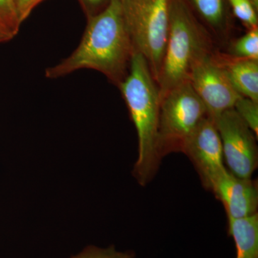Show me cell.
Returning <instances> with one entry per match:
<instances>
[{"mask_svg":"<svg viewBox=\"0 0 258 258\" xmlns=\"http://www.w3.org/2000/svg\"><path fill=\"white\" fill-rule=\"evenodd\" d=\"M79 46L67 58L45 70L47 79L92 69L119 86L128 74L134 49L125 27L120 0H111L101 13L88 18Z\"/></svg>","mask_w":258,"mask_h":258,"instance_id":"obj_1","label":"cell"},{"mask_svg":"<svg viewBox=\"0 0 258 258\" xmlns=\"http://www.w3.org/2000/svg\"><path fill=\"white\" fill-rule=\"evenodd\" d=\"M138 136V158L133 174L139 184L146 186L157 174L161 158L157 139L160 94L147 60L134 52L128 74L118 86Z\"/></svg>","mask_w":258,"mask_h":258,"instance_id":"obj_2","label":"cell"},{"mask_svg":"<svg viewBox=\"0 0 258 258\" xmlns=\"http://www.w3.org/2000/svg\"><path fill=\"white\" fill-rule=\"evenodd\" d=\"M213 50L210 32L199 23L186 0H171L167 42L157 81L160 100L171 88L189 81L194 62Z\"/></svg>","mask_w":258,"mask_h":258,"instance_id":"obj_3","label":"cell"},{"mask_svg":"<svg viewBox=\"0 0 258 258\" xmlns=\"http://www.w3.org/2000/svg\"><path fill=\"white\" fill-rule=\"evenodd\" d=\"M134 52L143 56L157 81L167 42L171 0H120Z\"/></svg>","mask_w":258,"mask_h":258,"instance_id":"obj_4","label":"cell"},{"mask_svg":"<svg viewBox=\"0 0 258 258\" xmlns=\"http://www.w3.org/2000/svg\"><path fill=\"white\" fill-rule=\"evenodd\" d=\"M208 115L206 107L189 81L161 97L157 139L161 159L171 153L183 152L190 137Z\"/></svg>","mask_w":258,"mask_h":258,"instance_id":"obj_5","label":"cell"},{"mask_svg":"<svg viewBox=\"0 0 258 258\" xmlns=\"http://www.w3.org/2000/svg\"><path fill=\"white\" fill-rule=\"evenodd\" d=\"M213 120L221 139L228 171L237 177L251 179L257 167V137L234 108Z\"/></svg>","mask_w":258,"mask_h":258,"instance_id":"obj_6","label":"cell"},{"mask_svg":"<svg viewBox=\"0 0 258 258\" xmlns=\"http://www.w3.org/2000/svg\"><path fill=\"white\" fill-rule=\"evenodd\" d=\"M189 81L212 119L233 108L242 97L231 83L215 50L203 54L194 62Z\"/></svg>","mask_w":258,"mask_h":258,"instance_id":"obj_7","label":"cell"},{"mask_svg":"<svg viewBox=\"0 0 258 258\" xmlns=\"http://www.w3.org/2000/svg\"><path fill=\"white\" fill-rule=\"evenodd\" d=\"M182 153L189 158L203 186L210 191L228 171L224 162L221 139L215 121L209 115L194 132Z\"/></svg>","mask_w":258,"mask_h":258,"instance_id":"obj_8","label":"cell"},{"mask_svg":"<svg viewBox=\"0 0 258 258\" xmlns=\"http://www.w3.org/2000/svg\"><path fill=\"white\" fill-rule=\"evenodd\" d=\"M212 192L223 204L227 218H242L257 213L258 188L255 181L237 177L228 171Z\"/></svg>","mask_w":258,"mask_h":258,"instance_id":"obj_9","label":"cell"},{"mask_svg":"<svg viewBox=\"0 0 258 258\" xmlns=\"http://www.w3.org/2000/svg\"><path fill=\"white\" fill-rule=\"evenodd\" d=\"M216 55L240 96L258 102V60L233 58L217 51Z\"/></svg>","mask_w":258,"mask_h":258,"instance_id":"obj_10","label":"cell"},{"mask_svg":"<svg viewBox=\"0 0 258 258\" xmlns=\"http://www.w3.org/2000/svg\"><path fill=\"white\" fill-rule=\"evenodd\" d=\"M229 235L236 247L235 258H258V214L242 218H227Z\"/></svg>","mask_w":258,"mask_h":258,"instance_id":"obj_11","label":"cell"},{"mask_svg":"<svg viewBox=\"0 0 258 258\" xmlns=\"http://www.w3.org/2000/svg\"><path fill=\"white\" fill-rule=\"evenodd\" d=\"M208 28L220 40H226L229 23L225 0H187Z\"/></svg>","mask_w":258,"mask_h":258,"instance_id":"obj_12","label":"cell"},{"mask_svg":"<svg viewBox=\"0 0 258 258\" xmlns=\"http://www.w3.org/2000/svg\"><path fill=\"white\" fill-rule=\"evenodd\" d=\"M225 53L233 58L258 60V28L232 40Z\"/></svg>","mask_w":258,"mask_h":258,"instance_id":"obj_13","label":"cell"},{"mask_svg":"<svg viewBox=\"0 0 258 258\" xmlns=\"http://www.w3.org/2000/svg\"><path fill=\"white\" fill-rule=\"evenodd\" d=\"M236 18L247 30L258 28L257 9L251 0H227Z\"/></svg>","mask_w":258,"mask_h":258,"instance_id":"obj_14","label":"cell"},{"mask_svg":"<svg viewBox=\"0 0 258 258\" xmlns=\"http://www.w3.org/2000/svg\"><path fill=\"white\" fill-rule=\"evenodd\" d=\"M234 110L258 137V102L245 97H241L236 102Z\"/></svg>","mask_w":258,"mask_h":258,"instance_id":"obj_15","label":"cell"},{"mask_svg":"<svg viewBox=\"0 0 258 258\" xmlns=\"http://www.w3.org/2000/svg\"><path fill=\"white\" fill-rule=\"evenodd\" d=\"M0 24L13 35H18L21 23L17 14L14 0H0Z\"/></svg>","mask_w":258,"mask_h":258,"instance_id":"obj_16","label":"cell"},{"mask_svg":"<svg viewBox=\"0 0 258 258\" xmlns=\"http://www.w3.org/2000/svg\"><path fill=\"white\" fill-rule=\"evenodd\" d=\"M135 254L130 251L122 252L117 250L113 246L101 248V247H86L82 252L72 258H134Z\"/></svg>","mask_w":258,"mask_h":258,"instance_id":"obj_17","label":"cell"},{"mask_svg":"<svg viewBox=\"0 0 258 258\" xmlns=\"http://www.w3.org/2000/svg\"><path fill=\"white\" fill-rule=\"evenodd\" d=\"M43 0H14L17 14L20 23H23L32 10Z\"/></svg>","mask_w":258,"mask_h":258,"instance_id":"obj_18","label":"cell"},{"mask_svg":"<svg viewBox=\"0 0 258 258\" xmlns=\"http://www.w3.org/2000/svg\"><path fill=\"white\" fill-rule=\"evenodd\" d=\"M88 18L101 13L105 9L111 0H79Z\"/></svg>","mask_w":258,"mask_h":258,"instance_id":"obj_19","label":"cell"},{"mask_svg":"<svg viewBox=\"0 0 258 258\" xmlns=\"http://www.w3.org/2000/svg\"><path fill=\"white\" fill-rule=\"evenodd\" d=\"M15 35L0 24V44L4 43L14 38Z\"/></svg>","mask_w":258,"mask_h":258,"instance_id":"obj_20","label":"cell"},{"mask_svg":"<svg viewBox=\"0 0 258 258\" xmlns=\"http://www.w3.org/2000/svg\"><path fill=\"white\" fill-rule=\"evenodd\" d=\"M251 1H252L254 6L255 7L256 9H258V0H251Z\"/></svg>","mask_w":258,"mask_h":258,"instance_id":"obj_21","label":"cell"}]
</instances>
